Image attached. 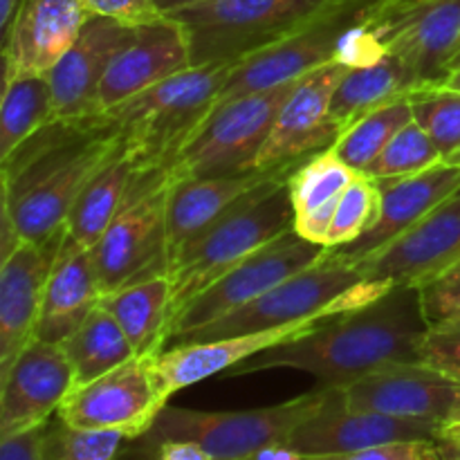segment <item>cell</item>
Returning <instances> with one entry per match:
<instances>
[{
    "instance_id": "cell-9",
    "label": "cell",
    "mask_w": 460,
    "mask_h": 460,
    "mask_svg": "<svg viewBox=\"0 0 460 460\" xmlns=\"http://www.w3.org/2000/svg\"><path fill=\"white\" fill-rule=\"evenodd\" d=\"M169 189L171 178L166 171L139 173L121 211L90 250L102 296L119 288L169 274Z\"/></svg>"
},
{
    "instance_id": "cell-23",
    "label": "cell",
    "mask_w": 460,
    "mask_h": 460,
    "mask_svg": "<svg viewBox=\"0 0 460 460\" xmlns=\"http://www.w3.org/2000/svg\"><path fill=\"white\" fill-rule=\"evenodd\" d=\"M328 319H308V322L290 323L283 328H272V331L245 332L236 337H223V340L211 341H187V344L166 346L164 350L153 358V371H155L157 386L162 395L169 402V398L196 382L214 377L218 373L234 371L238 364L254 355L265 353L270 349L295 341L299 337L308 335L314 328L322 326Z\"/></svg>"
},
{
    "instance_id": "cell-15",
    "label": "cell",
    "mask_w": 460,
    "mask_h": 460,
    "mask_svg": "<svg viewBox=\"0 0 460 460\" xmlns=\"http://www.w3.org/2000/svg\"><path fill=\"white\" fill-rule=\"evenodd\" d=\"M445 429L434 422L353 409L346 402L344 389L331 386L322 409L301 422L283 447L299 456H332L391 443L436 440Z\"/></svg>"
},
{
    "instance_id": "cell-16",
    "label": "cell",
    "mask_w": 460,
    "mask_h": 460,
    "mask_svg": "<svg viewBox=\"0 0 460 460\" xmlns=\"http://www.w3.org/2000/svg\"><path fill=\"white\" fill-rule=\"evenodd\" d=\"M349 407L440 427L460 425V380L425 362L380 368L344 389Z\"/></svg>"
},
{
    "instance_id": "cell-44",
    "label": "cell",
    "mask_w": 460,
    "mask_h": 460,
    "mask_svg": "<svg viewBox=\"0 0 460 460\" xmlns=\"http://www.w3.org/2000/svg\"><path fill=\"white\" fill-rule=\"evenodd\" d=\"M429 460H460L456 454V447L452 445V440L443 434L436 440H431L429 445Z\"/></svg>"
},
{
    "instance_id": "cell-18",
    "label": "cell",
    "mask_w": 460,
    "mask_h": 460,
    "mask_svg": "<svg viewBox=\"0 0 460 460\" xmlns=\"http://www.w3.org/2000/svg\"><path fill=\"white\" fill-rule=\"evenodd\" d=\"M75 386L61 344L34 337L0 373V438L48 425Z\"/></svg>"
},
{
    "instance_id": "cell-10",
    "label": "cell",
    "mask_w": 460,
    "mask_h": 460,
    "mask_svg": "<svg viewBox=\"0 0 460 460\" xmlns=\"http://www.w3.org/2000/svg\"><path fill=\"white\" fill-rule=\"evenodd\" d=\"M380 3L382 0H337L295 34L234 63L218 103L283 84H295L314 67L337 61L346 36L367 21Z\"/></svg>"
},
{
    "instance_id": "cell-12",
    "label": "cell",
    "mask_w": 460,
    "mask_h": 460,
    "mask_svg": "<svg viewBox=\"0 0 460 460\" xmlns=\"http://www.w3.org/2000/svg\"><path fill=\"white\" fill-rule=\"evenodd\" d=\"M155 355H135L97 380L72 386L57 416L76 429L119 431L128 440L144 438L169 404L153 371Z\"/></svg>"
},
{
    "instance_id": "cell-32",
    "label": "cell",
    "mask_w": 460,
    "mask_h": 460,
    "mask_svg": "<svg viewBox=\"0 0 460 460\" xmlns=\"http://www.w3.org/2000/svg\"><path fill=\"white\" fill-rule=\"evenodd\" d=\"M49 121H54V102L48 76H16L3 81L0 162Z\"/></svg>"
},
{
    "instance_id": "cell-7",
    "label": "cell",
    "mask_w": 460,
    "mask_h": 460,
    "mask_svg": "<svg viewBox=\"0 0 460 460\" xmlns=\"http://www.w3.org/2000/svg\"><path fill=\"white\" fill-rule=\"evenodd\" d=\"M331 386L272 407L245 411H196L166 404L144 438L151 447L164 440H191L214 460H250L270 447L286 445L296 427L322 409Z\"/></svg>"
},
{
    "instance_id": "cell-20",
    "label": "cell",
    "mask_w": 460,
    "mask_h": 460,
    "mask_svg": "<svg viewBox=\"0 0 460 460\" xmlns=\"http://www.w3.org/2000/svg\"><path fill=\"white\" fill-rule=\"evenodd\" d=\"M189 67H193L191 48L182 22L164 13L157 21L133 27L103 76L99 112L119 106Z\"/></svg>"
},
{
    "instance_id": "cell-33",
    "label": "cell",
    "mask_w": 460,
    "mask_h": 460,
    "mask_svg": "<svg viewBox=\"0 0 460 460\" xmlns=\"http://www.w3.org/2000/svg\"><path fill=\"white\" fill-rule=\"evenodd\" d=\"M411 119L413 111L407 94V97L398 99V102L386 103V106L367 112L358 121L346 126L331 148L355 173H367L368 166L380 157L386 144Z\"/></svg>"
},
{
    "instance_id": "cell-14",
    "label": "cell",
    "mask_w": 460,
    "mask_h": 460,
    "mask_svg": "<svg viewBox=\"0 0 460 460\" xmlns=\"http://www.w3.org/2000/svg\"><path fill=\"white\" fill-rule=\"evenodd\" d=\"M349 67L341 61H331L292 84L261 151L259 171L292 169L335 144L341 130L331 117V103Z\"/></svg>"
},
{
    "instance_id": "cell-40",
    "label": "cell",
    "mask_w": 460,
    "mask_h": 460,
    "mask_svg": "<svg viewBox=\"0 0 460 460\" xmlns=\"http://www.w3.org/2000/svg\"><path fill=\"white\" fill-rule=\"evenodd\" d=\"M84 4L94 16L112 18L128 27L144 25L164 16L157 7V0H84Z\"/></svg>"
},
{
    "instance_id": "cell-34",
    "label": "cell",
    "mask_w": 460,
    "mask_h": 460,
    "mask_svg": "<svg viewBox=\"0 0 460 460\" xmlns=\"http://www.w3.org/2000/svg\"><path fill=\"white\" fill-rule=\"evenodd\" d=\"M409 102L413 119L434 139L443 160L460 164V90L425 84L409 93Z\"/></svg>"
},
{
    "instance_id": "cell-41",
    "label": "cell",
    "mask_w": 460,
    "mask_h": 460,
    "mask_svg": "<svg viewBox=\"0 0 460 460\" xmlns=\"http://www.w3.org/2000/svg\"><path fill=\"white\" fill-rule=\"evenodd\" d=\"M429 445L431 440H413V443H391L362 452L332 454V456H301V460H429Z\"/></svg>"
},
{
    "instance_id": "cell-27",
    "label": "cell",
    "mask_w": 460,
    "mask_h": 460,
    "mask_svg": "<svg viewBox=\"0 0 460 460\" xmlns=\"http://www.w3.org/2000/svg\"><path fill=\"white\" fill-rule=\"evenodd\" d=\"M355 175L358 173L344 164L332 148L314 153L292 171L288 187L295 202V229L301 236L326 247L332 216Z\"/></svg>"
},
{
    "instance_id": "cell-35",
    "label": "cell",
    "mask_w": 460,
    "mask_h": 460,
    "mask_svg": "<svg viewBox=\"0 0 460 460\" xmlns=\"http://www.w3.org/2000/svg\"><path fill=\"white\" fill-rule=\"evenodd\" d=\"M440 162L445 160L434 139L425 133V128L416 119H411L386 144L385 151L368 166L364 175H371V178H402V175H416L427 169H434Z\"/></svg>"
},
{
    "instance_id": "cell-42",
    "label": "cell",
    "mask_w": 460,
    "mask_h": 460,
    "mask_svg": "<svg viewBox=\"0 0 460 460\" xmlns=\"http://www.w3.org/2000/svg\"><path fill=\"white\" fill-rule=\"evenodd\" d=\"M45 425L0 438V460H43Z\"/></svg>"
},
{
    "instance_id": "cell-22",
    "label": "cell",
    "mask_w": 460,
    "mask_h": 460,
    "mask_svg": "<svg viewBox=\"0 0 460 460\" xmlns=\"http://www.w3.org/2000/svg\"><path fill=\"white\" fill-rule=\"evenodd\" d=\"M66 227L48 241H22L0 261V373L36 337L45 288L57 263Z\"/></svg>"
},
{
    "instance_id": "cell-17",
    "label": "cell",
    "mask_w": 460,
    "mask_h": 460,
    "mask_svg": "<svg viewBox=\"0 0 460 460\" xmlns=\"http://www.w3.org/2000/svg\"><path fill=\"white\" fill-rule=\"evenodd\" d=\"M460 263V189L385 250L359 261L367 281L420 288Z\"/></svg>"
},
{
    "instance_id": "cell-30",
    "label": "cell",
    "mask_w": 460,
    "mask_h": 460,
    "mask_svg": "<svg viewBox=\"0 0 460 460\" xmlns=\"http://www.w3.org/2000/svg\"><path fill=\"white\" fill-rule=\"evenodd\" d=\"M139 175L133 157L126 153L124 142L112 160L94 175L81 191L66 220V229L79 245L93 250L115 216L124 207L135 178Z\"/></svg>"
},
{
    "instance_id": "cell-50",
    "label": "cell",
    "mask_w": 460,
    "mask_h": 460,
    "mask_svg": "<svg viewBox=\"0 0 460 460\" xmlns=\"http://www.w3.org/2000/svg\"><path fill=\"white\" fill-rule=\"evenodd\" d=\"M391 4H409V3H418V0H389Z\"/></svg>"
},
{
    "instance_id": "cell-25",
    "label": "cell",
    "mask_w": 460,
    "mask_h": 460,
    "mask_svg": "<svg viewBox=\"0 0 460 460\" xmlns=\"http://www.w3.org/2000/svg\"><path fill=\"white\" fill-rule=\"evenodd\" d=\"M296 169V166H292ZM279 171H252L245 175H223V178H187L171 180L169 202H166V254L169 272L178 256L198 236L214 227L227 211H232L245 196H250L261 182Z\"/></svg>"
},
{
    "instance_id": "cell-21",
    "label": "cell",
    "mask_w": 460,
    "mask_h": 460,
    "mask_svg": "<svg viewBox=\"0 0 460 460\" xmlns=\"http://www.w3.org/2000/svg\"><path fill=\"white\" fill-rule=\"evenodd\" d=\"M380 191V207L371 227L353 241L350 245L328 250L331 254L359 263L376 252L402 236L404 232L420 223L431 209L447 200L460 189V164L440 162L434 169H427L416 175L402 178H373Z\"/></svg>"
},
{
    "instance_id": "cell-26",
    "label": "cell",
    "mask_w": 460,
    "mask_h": 460,
    "mask_svg": "<svg viewBox=\"0 0 460 460\" xmlns=\"http://www.w3.org/2000/svg\"><path fill=\"white\" fill-rule=\"evenodd\" d=\"M102 299L93 254L67 234L63 236L57 263L45 288L36 337L52 344H63Z\"/></svg>"
},
{
    "instance_id": "cell-11",
    "label": "cell",
    "mask_w": 460,
    "mask_h": 460,
    "mask_svg": "<svg viewBox=\"0 0 460 460\" xmlns=\"http://www.w3.org/2000/svg\"><path fill=\"white\" fill-rule=\"evenodd\" d=\"M326 254L328 247L308 241L296 229H290L283 236L274 238L272 243L241 261L236 268L216 279L205 292H200L178 314L166 346L178 344L189 332L200 331V328L227 317L234 310L252 304L261 295L272 290L274 286L290 279L292 274L322 261Z\"/></svg>"
},
{
    "instance_id": "cell-47",
    "label": "cell",
    "mask_w": 460,
    "mask_h": 460,
    "mask_svg": "<svg viewBox=\"0 0 460 460\" xmlns=\"http://www.w3.org/2000/svg\"><path fill=\"white\" fill-rule=\"evenodd\" d=\"M445 436H447V438L452 440V445H454V447H456V454H458V458H460V425L447 427V429H445Z\"/></svg>"
},
{
    "instance_id": "cell-19",
    "label": "cell",
    "mask_w": 460,
    "mask_h": 460,
    "mask_svg": "<svg viewBox=\"0 0 460 460\" xmlns=\"http://www.w3.org/2000/svg\"><path fill=\"white\" fill-rule=\"evenodd\" d=\"M90 16L84 0H18L3 27V81L48 76Z\"/></svg>"
},
{
    "instance_id": "cell-43",
    "label": "cell",
    "mask_w": 460,
    "mask_h": 460,
    "mask_svg": "<svg viewBox=\"0 0 460 460\" xmlns=\"http://www.w3.org/2000/svg\"><path fill=\"white\" fill-rule=\"evenodd\" d=\"M155 460H214L209 452L191 440H164L153 447Z\"/></svg>"
},
{
    "instance_id": "cell-4",
    "label": "cell",
    "mask_w": 460,
    "mask_h": 460,
    "mask_svg": "<svg viewBox=\"0 0 460 460\" xmlns=\"http://www.w3.org/2000/svg\"><path fill=\"white\" fill-rule=\"evenodd\" d=\"M234 63L189 67L106 111L139 173L169 171L218 103Z\"/></svg>"
},
{
    "instance_id": "cell-2",
    "label": "cell",
    "mask_w": 460,
    "mask_h": 460,
    "mask_svg": "<svg viewBox=\"0 0 460 460\" xmlns=\"http://www.w3.org/2000/svg\"><path fill=\"white\" fill-rule=\"evenodd\" d=\"M427 332L429 323L418 288L398 286L362 308L328 319L299 340L245 359L234 376L296 368L310 373L319 386L346 389L380 368L420 362Z\"/></svg>"
},
{
    "instance_id": "cell-8",
    "label": "cell",
    "mask_w": 460,
    "mask_h": 460,
    "mask_svg": "<svg viewBox=\"0 0 460 460\" xmlns=\"http://www.w3.org/2000/svg\"><path fill=\"white\" fill-rule=\"evenodd\" d=\"M290 88L292 84H283L216 103L169 166V178H223L259 171L261 151Z\"/></svg>"
},
{
    "instance_id": "cell-49",
    "label": "cell",
    "mask_w": 460,
    "mask_h": 460,
    "mask_svg": "<svg viewBox=\"0 0 460 460\" xmlns=\"http://www.w3.org/2000/svg\"><path fill=\"white\" fill-rule=\"evenodd\" d=\"M454 70H460V49H458V54H456V57L452 58V63H449V67H447V75H449V72H454ZM447 75H445V76H447Z\"/></svg>"
},
{
    "instance_id": "cell-1",
    "label": "cell",
    "mask_w": 460,
    "mask_h": 460,
    "mask_svg": "<svg viewBox=\"0 0 460 460\" xmlns=\"http://www.w3.org/2000/svg\"><path fill=\"white\" fill-rule=\"evenodd\" d=\"M121 146L108 112L54 119L0 162V261L22 241H48L72 205Z\"/></svg>"
},
{
    "instance_id": "cell-5",
    "label": "cell",
    "mask_w": 460,
    "mask_h": 460,
    "mask_svg": "<svg viewBox=\"0 0 460 460\" xmlns=\"http://www.w3.org/2000/svg\"><path fill=\"white\" fill-rule=\"evenodd\" d=\"M391 288L385 283L367 281L358 265L328 252L322 261L292 274L254 299L234 310L227 317L189 332L178 344L187 341H211L245 332L272 331L308 319H326L350 313L371 301L380 299Z\"/></svg>"
},
{
    "instance_id": "cell-6",
    "label": "cell",
    "mask_w": 460,
    "mask_h": 460,
    "mask_svg": "<svg viewBox=\"0 0 460 460\" xmlns=\"http://www.w3.org/2000/svg\"><path fill=\"white\" fill-rule=\"evenodd\" d=\"M337 0H205L169 13L182 22L191 66L238 63L308 25Z\"/></svg>"
},
{
    "instance_id": "cell-46",
    "label": "cell",
    "mask_w": 460,
    "mask_h": 460,
    "mask_svg": "<svg viewBox=\"0 0 460 460\" xmlns=\"http://www.w3.org/2000/svg\"><path fill=\"white\" fill-rule=\"evenodd\" d=\"M16 4H18V0H0V30H3V27L9 22L13 9H16Z\"/></svg>"
},
{
    "instance_id": "cell-3",
    "label": "cell",
    "mask_w": 460,
    "mask_h": 460,
    "mask_svg": "<svg viewBox=\"0 0 460 460\" xmlns=\"http://www.w3.org/2000/svg\"><path fill=\"white\" fill-rule=\"evenodd\" d=\"M292 171L270 175L178 256L169 272L173 286L169 332L178 314L216 279L274 238L295 229V202L288 187Z\"/></svg>"
},
{
    "instance_id": "cell-36",
    "label": "cell",
    "mask_w": 460,
    "mask_h": 460,
    "mask_svg": "<svg viewBox=\"0 0 460 460\" xmlns=\"http://www.w3.org/2000/svg\"><path fill=\"white\" fill-rule=\"evenodd\" d=\"M126 438L119 431L76 429L57 416L43 431V460H115Z\"/></svg>"
},
{
    "instance_id": "cell-45",
    "label": "cell",
    "mask_w": 460,
    "mask_h": 460,
    "mask_svg": "<svg viewBox=\"0 0 460 460\" xmlns=\"http://www.w3.org/2000/svg\"><path fill=\"white\" fill-rule=\"evenodd\" d=\"M205 3V0H157V7H160L162 13H173L178 9L191 7V4Z\"/></svg>"
},
{
    "instance_id": "cell-31",
    "label": "cell",
    "mask_w": 460,
    "mask_h": 460,
    "mask_svg": "<svg viewBox=\"0 0 460 460\" xmlns=\"http://www.w3.org/2000/svg\"><path fill=\"white\" fill-rule=\"evenodd\" d=\"M61 346L75 371V386L97 380L135 358L133 344L117 319L99 304Z\"/></svg>"
},
{
    "instance_id": "cell-39",
    "label": "cell",
    "mask_w": 460,
    "mask_h": 460,
    "mask_svg": "<svg viewBox=\"0 0 460 460\" xmlns=\"http://www.w3.org/2000/svg\"><path fill=\"white\" fill-rule=\"evenodd\" d=\"M420 362L460 380V322L431 326L422 341Z\"/></svg>"
},
{
    "instance_id": "cell-29",
    "label": "cell",
    "mask_w": 460,
    "mask_h": 460,
    "mask_svg": "<svg viewBox=\"0 0 460 460\" xmlns=\"http://www.w3.org/2000/svg\"><path fill=\"white\" fill-rule=\"evenodd\" d=\"M418 85L413 72L398 57L385 52L367 66L349 67L332 94L331 117L344 130L367 112L407 97Z\"/></svg>"
},
{
    "instance_id": "cell-24",
    "label": "cell",
    "mask_w": 460,
    "mask_h": 460,
    "mask_svg": "<svg viewBox=\"0 0 460 460\" xmlns=\"http://www.w3.org/2000/svg\"><path fill=\"white\" fill-rule=\"evenodd\" d=\"M133 27L106 16H90L79 39L49 72L54 119L99 115V88L112 58L128 40Z\"/></svg>"
},
{
    "instance_id": "cell-38",
    "label": "cell",
    "mask_w": 460,
    "mask_h": 460,
    "mask_svg": "<svg viewBox=\"0 0 460 460\" xmlns=\"http://www.w3.org/2000/svg\"><path fill=\"white\" fill-rule=\"evenodd\" d=\"M418 295L429 328L460 322V263L418 288Z\"/></svg>"
},
{
    "instance_id": "cell-28",
    "label": "cell",
    "mask_w": 460,
    "mask_h": 460,
    "mask_svg": "<svg viewBox=\"0 0 460 460\" xmlns=\"http://www.w3.org/2000/svg\"><path fill=\"white\" fill-rule=\"evenodd\" d=\"M171 296V277L162 274L108 292L99 299V305L117 319L124 335L133 344L135 355H155L164 350L169 341Z\"/></svg>"
},
{
    "instance_id": "cell-48",
    "label": "cell",
    "mask_w": 460,
    "mask_h": 460,
    "mask_svg": "<svg viewBox=\"0 0 460 460\" xmlns=\"http://www.w3.org/2000/svg\"><path fill=\"white\" fill-rule=\"evenodd\" d=\"M436 84H445V85H449V88H456V90H460V70L449 72V75L445 76V79L436 81Z\"/></svg>"
},
{
    "instance_id": "cell-37",
    "label": "cell",
    "mask_w": 460,
    "mask_h": 460,
    "mask_svg": "<svg viewBox=\"0 0 460 460\" xmlns=\"http://www.w3.org/2000/svg\"><path fill=\"white\" fill-rule=\"evenodd\" d=\"M377 207H380V191H377L376 180L371 175L358 173L341 193L340 205L332 216L326 236L328 250H337V247L358 241L376 220Z\"/></svg>"
},
{
    "instance_id": "cell-13",
    "label": "cell",
    "mask_w": 460,
    "mask_h": 460,
    "mask_svg": "<svg viewBox=\"0 0 460 460\" xmlns=\"http://www.w3.org/2000/svg\"><path fill=\"white\" fill-rule=\"evenodd\" d=\"M367 31L382 54H394L413 72L418 84H436L460 49V0H382Z\"/></svg>"
}]
</instances>
